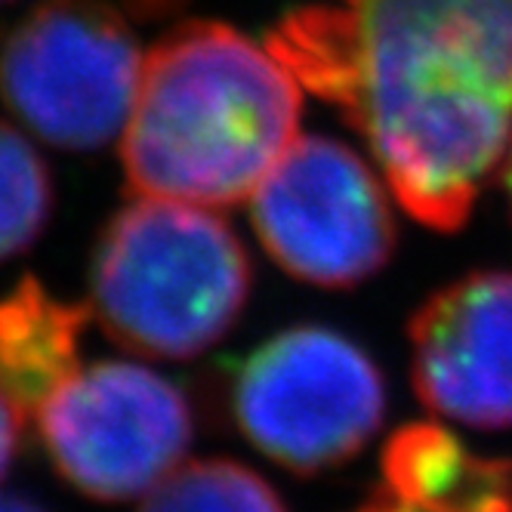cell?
Wrapping results in <instances>:
<instances>
[{"label":"cell","instance_id":"cell-11","mask_svg":"<svg viewBox=\"0 0 512 512\" xmlns=\"http://www.w3.org/2000/svg\"><path fill=\"white\" fill-rule=\"evenodd\" d=\"M139 512H287V506L250 466L195 460L170 472Z\"/></svg>","mask_w":512,"mask_h":512},{"label":"cell","instance_id":"cell-3","mask_svg":"<svg viewBox=\"0 0 512 512\" xmlns=\"http://www.w3.org/2000/svg\"><path fill=\"white\" fill-rule=\"evenodd\" d=\"M250 256L210 207L139 198L105 226L90 275L102 331L149 358H195L241 318Z\"/></svg>","mask_w":512,"mask_h":512},{"label":"cell","instance_id":"cell-14","mask_svg":"<svg viewBox=\"0 0 512 512\" xmlns=\"http://www.w3.org/2000/svg\"><path fill=\"white\" fill-rule=\"evenodd\" d=\"M355 512H420V509H414V506H408V503H401L395 494H389L386 488H380L374 497L364 500Z\"/></svg>","mask_w":512,"mask_h":512},{"label":"cell","instance_id":"cell-13","mask_svg":"<svg viewBox=\"0 0 512 512\" xmlns=\"http://www.w3.org/2000/svg\"><path fill=\"white\" fill-rule=\"evenodd\" d=\"M22 423L25 420L13 411L10 401L0 395V482H4V475L13 466V457H16V448H19Z\"/></svg>","mask_w":512,"mask_h":512},{"label":"cell","instance_id":"cell-9","mask_svg":"<svg viewBox=\"0 0 512 512\" xmlns=\"http://www.w3.org/2000/svg\"><path fill=\"white\" fill-rule=\"evenodd\" d=\"M90 312L53 297L38 278H22L0 300V395L22 420L81 371V340Z\"/></svg>","mask_w":512,"mask_h":512},{"label":"cell","instance_id":"cell-12","mask_svg":"<svg viewBox=\"0 0 512 512\" xmlns=\"http://www.w3.org/2000/svg\"><path fill=\"white\" fill-rule=\"evenodd\" d=\"M53 210V179L38 149L0 121V263L28 250Z\"/></svg>","mask_w":512,"mask_h":512},{"label":"cell","instance_id":"cell-8","mask_svg":"<svg viewBox=\"0 0 512 512\" xmlns=\"http://www.w3.org/2000/svg\"><path fill=\"white\" fill-rule=\"evenodd\" d=\"M411 380L423 405L475 429L512 426V272H472L408 324Z\"/></svg>","mask_w":512,"mask_h":512},{"label":"cell","instance_id":"cell-5","mask_svg":"<svg viewBox=\"0 0 512 512\" xmlns=\"http://www.w3.org/2000/svg\"><path fill=\"white\" fill-rule=\"evenodd\" d=\"M142 53L102 0H44L0 44V99L56 149L93 152L127 127Z\"/></svg>","mask_w":512,"mask_h":512},{"label":"cell","instance_id":"cell-2","mask_svg":"<svg viewBox=\"0 0 512 512\" xmlns=\"http://www.w3.org/2000/svg\"><path fill=\"white\" fill-rule=\"evenodd\" d=\"M300 115V81L269 47L226 22H186L142 59L121 145L127 189L241 204L294 145Z\"/></svg>","mask_w":512,"mask_h":512},{"label":"cell","instance_id":"cell-7","mask_svg":"<svg viewBox=\"0 0 512 512\" xmlns=\"http://www.w3.org/2000/svg\"><path fill=\"white\" fill-rule=\"evenodd\" d=\"M34 420L62 479L108 503L152 494L195 435L186 392L127 361L81 368Z\"/></svg>","mask_w":512,"mask_h":512},{"label":"cell","instance_id":"cell-15","mask_svg":"<svg viewBox=\"0 0 512 512\" xmlns=\"http://www.w3.org/2000/svg\"><path fill=\"white\" fill-rule=\"evenodd\" d=\"M0 512H47V509L19 494H0Z\"/></svg>","mask_w":512,"mask_h":512},{"label":"cell","instance_id":"cell-6","mask_svg":"<svg viewBox=\"0 0 512 512\" xmlns=\"http://www.w3.org/2000/svg\"><path fill=\"white\" fill-rule=\"evenodd\" d=\"M253 229L272 260L306 284L346 290L395 250V213L377 173L331 136H297L250 195Z\"/></svg>","mask_w":512,"mask_h":512},{"label":"cell","instance_id":"cell-10","mask_svg":"<svg viewBox=\"0 0 512 512\" xmlns=\"http://www.w3.org/2000/svg\"><path fill=\"white\" fill-rule=\"evenodd\" d=\"M386 491L420 512H512V457H482L435 423L401 426L383 448Z\"/></svg>","mask_w":512,"mask_h":512},{"label":"cell","instance_id":"cell-17","mask_svg":"<svg viewBox=\"0 0 512 512\" xmlns=\"http://www.w3.org/2000/svg\"><path fill=\"white\" fill-rule=\"evenodd\" d=\"M503 189H506V201H509V210H512V145H509L506 161H503Z\"/></svg>","mask_w":512,"mask_h":512},{"label":"cell","instance_id":"cell-16","mask_svg":"<svg viewBox=\"0 0 512 512\" xmlns=\"http://www.w3.org/2000/svg\"><path fill=\"white\" fill-rule=\"evenodd\" d=\"M124 4H127L130 10H136V13H149V16H155V13H167V10L179 7L182 0H124Z\"/></svg>","mask_w":512,"mask_h":512},{"label":"cell","instance_id":"cell-1","mask_svg":"<svg viewBox=\"0 0 512 512\" xmlns=\"http://www.w3.org/2000/svg\"><path fill=\"white\" fill-rule=\"evenodd\" d=\"M269 50L361 133L414 219L466 223L512 136V0L303 7Z\"/></svg>","mask_w":512,"mask_h":512},{"label":"cell","instance_id":"cell-4","mask_svg":"<svg viewBox=\"0 0 512 512\" xmlns=\"http://www.w3.org/2000/svg\"><path fill=\"white\" fill-rule=\"evenodd\" d=\"M229 411L263 457L297 475H318L343 466L374 438L386 414V383L355 340L300 324L238 364Z\"/></svg>","mask_w":512,"mask_h":512}]
</instances>
